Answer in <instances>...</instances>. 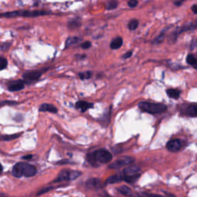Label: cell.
Wrapping results in <instances>:
<instances>
[{
    "label": "cell",
    "instance_id": "obj_1",
    "mask_svg": "<svg viewBox=\"0 0 197 197\" xmlns=\"http://www.w3.org/2000/svg\"><path fill=\"white\" fill-rule=\"evenodd\" d=\"M12 174L15 177L19 178L22 176L31 177L36 174V169L33 166L25 163H19L13 167Z\"/></svg>",
    "mask_w": 197,
    "mask_h": 197
},
{
    "label": "cell",
    "instance_id": "obj_2",
    "mask_svg": "<svg viewBox=\"0 0 197 197\" xmlns=\"http://www.w3.org/2000/svg\"><path fill=\"white\" fill-rule=\"evenodd\" d=\"M49 12L46 11H29V10H19L9 12V13H1L0 17L5 18H15V17H37V16H45L50 14Z\"/></svg>",
    "mask_w": 197,
    "mask_h": 197
},
{
    "label": "cell",
    "instance_id": "obj_3",
    "mask_svg": "<svg viewBox=\"0 0 197 197\" xmlns=\"http://www.w3.org/2000/svg\"><path fill=\"white\" fill-rule=\"evenodd\" d=\"M139 107L142 111L150 114H158L164 113L167 110V106L164 104L152 103L148 102H141L139 103Z\"/></svg>",
    "mask_w": 197,
    "mask_h": 197
},
{
    "label": "cell",
    "instance_id": "obj_4",
    "mask_svg": "<svg viewBox=\"0 0 197 197\" xmlns=\"http://www.w3.org/2000/svg\"><path fill=\"white\" fill-rule=\"evenodd\" d=\"M47 69H48L27 71V72H24V73L22 74V80H23L24 83H26V84H33V83H36V82L40 79L42 75L45 72H46V70Z\"/></svg>",
    "mask_w": 197,
    "mask_h": 197
},
{
    "label": "cell",
    "instance_id": "obj_5",
    "mask_svg": "<svg viewBox=\"0 0 197 197\" xmlns=\"http://www.w3.org/2000/svg\"><path fill=\"white\" fill-rule=\"evenodd\" d=\"M92 159L95 161L99 162L102 163H107L112 160V154L109 152L104 149H99L94 152L91 155Z\"/></svg>",
    "mask_w": 197,
    "mask_h": 197
},
{
    "label": "cell",
    "instance_id": "obj_6",
    "mask_svg": "<svg viewBox=\"0 0 197 197\" xmlns=\"http://www.w3.org/2000/svg\"><path fill=\"white\" fill-rule=\"evenodd\" d=\"M134 161V159L130 156H123L116 160L115 163H112L111 165H109V168L111 169H118L122 166H128Z\"/></svg>",
    "mask_w": 197,
    "mask_h": 197
},
{
    "label": "cell",
    "instance_id": "obj_7",
    "mask_svg": "<svg viewBox=\"0 0 197 197\" xmlns=\"http://www.w3.org/2000/svg\"><path fill=\"white\" fill-rule=\"evenodd\" d=\"M182 113L190 117L197 116V104H185L182 106Z\"/></svg>",
    "mask_w": 197,
    "mask_h": 197
},
{
    "label": "cell",
    "instance_id": "obj_8",
    "mask_svg": "<svg viewBox=\"0 0 197 197\" xmlns=\"http://www.w3.org/2000/svg\"><path fill=\"white\" fill-rule=\"evenodd\" d=\"M25 87V83L22 79L14 80L8 84V90L10 92H18L22 90Z\"/></svg>",
    "mask_w": 197,
    "mask_h": 197
},
{
    "label": "cell",
    "instance_id": "obj_9",
    "mask_svg": "<svg viewBox=\"0 0 197 197\" xmlns=\"http://www.w3.org/2000/svg\"><path fill=\"white\" fill-rule=\"evenodd\" d=\"M166 147L170 152H177L182 148V141L179 139H174L168 142Z\"/></svg>",
    "mask_w": 197,
    "mask_h": 197
},
{
    "label": "cell",
    "instance_id": "obj_10",
    "mask_svg": "<svg viewBox=\"0 0 197 197\" xmlns=\"http://www.w3.org/2000/svg\"><path fill=\"white\" fill-rule=\"evenodd\" d=\"M140 171V168L137 166H131L125 167L123 169V176H134L136 174H139Z\"/></svg>",
    "mask_w": 197,
    "mask_h": 197
},
{
    "label": "cell",
    "instance_id": "obj_11",
    "mask_svg": "<svg viewBox=\"0 0 197 197\" xmlns=\"http://www.w3.org/2000/svg\"><path fill=\"white\" fill-rule=\"evenodd\" d=\"M93 107V103L86 102V101H79L75 103V108L79 109L83 113L86 112L88 109H92Z\"/></svg>",
    "mask_w": 197,
    "mask_h": 197
},
{
    "label": "cell",
    "instance_id": "obj_12",
    "mask_svg": "<svg viewBox=\"0 0 197 197\" xmlns=\"http://www.w3.org/2000/svg\"><path fill=\"white\" fill-rule=\"evenodd\" d=\"M40 112H49L52 113H56L58 112V109L52 104L43 103L39 108Z\"/></svg>",
    "mask_w": 197,
    "mask_h": 197
},
{
    "label": "cell",
    "instance_id": "obj_13",
    "mask_svg": "<svg viewBox=\"0 0 197 197\" xmlns=\"http://www.w3.org/2000/svg\"><path fill=\"white\" fill-rule=\"evenodd\" d=\"M122 39L121 37H117L112 41L111 44H110V48L112 49H118L122 46Z\"/></svg>",
    "mask_w": 197,
    "mask_h": 197
},
{
    "label": "cell",
    "instance_id": "obj_14",
    "mask_svg": "<svg viewBox=\"0 0 197 197\" xmlns=\"http://www.w3.org/2000/svg\"><path fill=\"white\" fill-rule=\"evenodd\" d=\"M64 180H70V171L63 170L59 173L56 182L64 181Z\"/></svg>",
    "mask_w": 197,
    "mask_h": 197
},
{
    "label": "cell",
    "instance_id": "obj_15",
    "mask_svg": "<svg viewBox=\"0 0 197 197\" xmlns=\"http://www.w3.org/2000/svg\"><path fill=\"white\" fill-rule=\"evenodd\" d=\"M122 179V175H114V176H109V177L106 179V184H113V183H116L121 181Z\"/></svg>",
    "mask_w": 197,
    "mask_h": 197
},
{
    "label": "cell",
    "instance_id": "obj_16",
    "mask_svg": "<svg viewBox=\"0 0 197 197\" xmlns=\"http://www.w3.org/2000/svg\"><path fill=\"white\" fill-rule=\"evenodd\" d=\"M166 93L169 98L179 99L180 96V91L175 89H169L166 90Z\"/></svg>",
    "mask_w": 197,
    "mask_h": 197
},
{
    "label": "cell",
    "instance_id": "obj_17",
    "mask_svg": "<svg viewBox=\"0 0 197 197\" xmlns=\"http://www.w3.org/2000/svg\"><path fill=\"white\" fill-rule=\"evenodd\" d=\"M99 183H100L99 179L96 178H92L86 182V186L90 188H98Z\"/></svg>",
    "mask_w": 197,
    "mask_h": 197
},
{
    "label": "cell",
    "instance_id": "obj_18",
    "mask_svg": "<svg viewBox=\"0 0 197 197\" xmlns=\"http://www.w3.org/2000/svg\"><path fill=\"white\" fill-rule=\"evenodd\" d=\"M187 62L190 65H191L193 68L197 69V59L196 57H194V56L190 54L188 55L187 57Z\"/></svg>",
    "mask_w": 197,
    "mask_h": 197
},
{
    "label": "cell",
    "instance_id": "obj_19",
    "mask_svg": "<svg viewBox=\"0 0 197 197\" xmlns=\"http://www.w3.org/2000/svg\"><path fill=\"white\" fill-rule=\"evenodd\" d=\"M117 190H119V192L120 193H122V195L124 196H126L132 195V191H131L130 189L128 187H126V186H122V187H119Z\"/></svg>",
    "mask_w": 197,
    "mask_h": 197
},
{
    "label": "cell",
    "instance_id": "obj_20",
    "mask_svg": "<svg viewBox=\"0 0 197 197\" xmlns=\"http://www.w3.org/2000/svg\"><path fill=\"white\" fill-rule=\"evenodd\" d=\"M196 25H197V22H196V23H189V24H187V25H183V26L182 27V29H180V30H179L178 32H179V34L180 32H186V31L191 30V29H196Z\"/></svg>",
    "mask_w": 197,
    "mask_h": 197
},
{
    "label": "cell",
    "instance_id": "obj_21",
    "mask_svg": "<svg viewBox=\"0 0 197 197\" xmlns=\"http://www.w3.org/2000/svg\"><path fill=\"white\" fill-rule=\"evenodd\" d=\"M79 41V39L78 37H69L68 38L66 41V45H65V46H66V48L69 47L75 44V43H77Z\"/></svg>",
    "mask_w": 197,
    "mask_h": 197
},
{
    "label": "cell",
    "instance_id": "obj_22",
    "mask_svg": "<svg viewBox=\"0 0 197 197\" xmlns=\"http://www.w3.org/2000/svg\"><path fill=\"white\" fill-rule=\"evenodd\" d=\"M81 25V22L77 19H74L70 21L68 24V27L69 29H77Z\"/></svg>",
    "mask_w": 197,
    "mask_h": 197
},
{
    "label": "cell",
    "instance_id": "obj_23",
    "mask_svg": "<svg viewBox=\"0 0 197 197\" xmlns=\"http://www.w3.org/2000/svg\"><path fill=\"white\" fill-rule=\"evenodd\" d=\"M140 175L139 174H136V175H134V176H125L124 177V180L125 182H127L129 183H133L137 180V179L140 178Z\"/></svg>",
    "mask_w": 197,
    "mask_h": 197
},
{
    "label": "cell",
    "instance_id": "obj_24",
    "mask_svg": "<svg viewBox=\"0 0 197 197\" xmlns=\"http://www.w3.org/2000/svg\"><path fill=\"white\" fill-rule=\"evenodd\" d=\"M139 25V21L137 19H132L129 21V24H128V27L130 30H135L137 29V27Z\"/></svg>",
    "mask_w": 197,
    "mask_h": 197
},
{
    "label": "cell",
    "instance_id": "obj_25",
    "mask_svg": "<svg viewBox=\"0 0 197 197\" xmlns=\"http://www.w3.org/2000/svg\"><path fill=\"white\" fill-rule=\"evenodd\" d=\"M117 6H118V2L116 0H112V1H109V2H107L106 9L107 10H113V9H116Z\"/></svg>",
    "mask_w": 197,
    "mask_h": 197
},
{
    "label": "cell",
    "instance_id": "obj_26",
    "mask_svg": "<svg viewBox=\"0 0 197 197\" xmlns=\"http://www.w3.org/2000/svg\"><path fill=\"white\" fill-rule=\"evenodd\" d=\"M20 136V133H17V134L14 135H9V136H4L1 137V140H4V141H11L13 140H16L18 137Z\"/></svg>",
    "mask_w": 197,
    "mask_h": 197
},
{
    "label": "cell",
    "instance_id": "obj_27",
    "mask_svg": "<svg viewBox=\"0 0 197 197\" xmlns=\"http://www.w3.org/2000/svg\"><path fill=\"white\" fill-rule=\"evenodd\" d=\"M93 75V72L90 71H86L84 72H80L79 73V76L81 79H90Z\"/></svg>",
    "mask_w": 197,
    "mask_h": 197
},
{
    "label": "cell",
    "instance_id": "obj_28",
    "mask_svg": "<svg viewBox=\"0 0 197 197\" xmlns=\"http://www.w3.org/2000/svg\"><path fill=\"white\" fill-rule=\"evenodd\" d=\"M8 66V60L5 58L0 56V71L5 69Z\"/></svg>",
    "mask_w": 197,
    "mask_h": 197
},
{
    "label": "cell",
    "instance_id": "obj_29",
    "mask_svg": "<svg viewBox=\"0 0 197 197\" xmlns=\"http://www.w3.org/2000/svg\"><path fill=\"white\" fill-rule=\"evenodd\" d=\"M80 175H81L80 172H78V171H70V180L75 179L76 178L79 177Z\"/></svg>",
    "mask_w": 197,
    "mask_h": 197
},
{
    "label": "cell",
    "instance_id": "obj_30",
    "mask_svg": "<svg viewBox=\"0 0 197 197\" xmlns=\"http://www.w3.org/2000/svg\"><path fill=\"white\" fill-rule=\"evenodd\" d=\"M11 44L9 43H5L0 45V50L1 51H6L7 49H9V48L10 47Z\"/></svg>",
    "mask_w": 197,
    "mask_h": 197
},
{
    "label": "cell",
    "instance_id": "obj_31",
    "mask_svg": "<svg viewBox=\"0 0 197 197\" xmlns=\"http://www.w3.org/2000/svg\"><path fill=\"white\" fill-rule=\"evenodd\" d=\"M18 104L17 102H15V101H3L0 103V106H5V105H16Z\"/></svg>",
    "mask_w": 197,
    "mask_h": 197
},
{
    "label": "cell",
    "instance_id": "obj_32",
    "mask_svg": "<svg viewBox=\"0 0 197 197\" xmlns=\"http://www.w3.org/2000/svg\"><path fill=\"white\" fill-rule=\"evenodd\" d=\"M163 40H164V34H161L157 39L155 40V41L153 42V43H156V44H160V43H163Z\"/></svg>",
    "mask_w": 197,
    "mask_h": 197
},
{
    "label": "cell",
    "instance_id": "obj_33",
    "mask_svg": "<svg viewBox=\"0 0 197 197\" xmlns=\"http://www.w3.org/2000/svg\"><path fill=\"white\" fill-rule=\"evenodd\" d=\"M128 5H129V7L134 8L138 5V2H137V0H130V1L128 2Z\"/></svg>",
    "mask_w": 197,
    "mask_h": 197
},
{
    "label": "cell",
    "instance_id": "obj_34",
    "mask_svg": "<svg viewBox=\"0 0 197 197\" xmlns=\"http://www.w3.org/2000/svg\"><path fill=\"white\" fill-rule=\"evenodd\" d=\"M92 43H90V42H85V43H83L82 45H81V47L83 49H87L90 48V46H91Z\"/></svg>",
    "mask_w": 197,
    "mask_h": 197
},
{
    "label": "cell",
    "instance_id": "obj_35",
    "mask_svg": "<svg viewBox=\"0 0 197 197\" xmlns=\"http://www.w3.org/2000/svg\"><path fill=\"white\" fill-rule=\"evenodd\" d=\"M132 55H133V52H132V51H129V52H126L125 54H124L123 56H122V58H123V59H128V58L131 57Z\"/></svg>",
    "mask_w": 197,
    "mask_h": 197
},
{
    "label": "cell",
    "instance_id": "obj_36",
    "mask_svg": "<svg viewBox=\"0 0 197 197\" xmlns=\"http://www.w3.org/2000/svg\"><path fill=\"white\" fill-rule=\"evenodd\" d=\"M52 187H48V188H46V189H44V190H41V191L38 193V195H41V194H43V193H45L48 192L49 190H52Z\"/></svg>",
    "mask_w": 197,
    "mask_h": 197
},
{
    "label": "cell",
    "instance_id": "obj_37",
    "mask_svg": "<svg viewBox=\"0 0 197 197\" xmlns=\"http://www.w3.org/2000/svg\"><path fill=\"white\" fill-rule=\"evenodd\" d=\"M144 196L145 197H162L161 196H159V195H155V194H147V193L144 194Z\"/></svg>",
    "mask_w": 197,
    "mask_h": 197
},
{
    "label": "cell",
    "instance_id": "obj_38",
    "mask_svg": "<svg viewBox=\"0 0 197 197\" xmlns=\"http://www.w3.org/2000/svg\"><path fill=\"white\" fill-rule=\"evenodd\" d=\"M192 10L195 14H197V5H194L192 6Z\"/></svg>",
    "mask_w": 197,
    "mask_h": 197
},
{
    "label": "cell",
    "instance_id": "obj_39",
    "mask_svg": "<svg viewBox=\"0 0 197 197\" xmlns=\"http://www.w3.org/2000/svg\"><path fill=\"white\" fill-rule=\"evenodd\" d=\"M184 1H186V0H180V1H179V2H175V5H180L182 4V2H184Z\"/></svg>",
    "mask_w": 197,
    "mask_h": 197
},
{
    "label": "cell",
    "instance_id": "obj_40",
    "mask_svg": "<svg viewBox=\"0 0 197 197\" xmlns=\"http://www.w3.org/2000/svg\"><path fill=\"white\" fill-rule=\"evenodd\" d=\"M31 158H32V156L29 155V156H25V157H23V159H25V160H26V159H31Z\"/></svg>",
    "mask_w": 197,
    "mask_h": 197
},
{
    "label": "cell",
    "instance_id": "obj_41",
    "mask_svg": "<svg viewBox=\"0 0 197 197\" xmlns=\"http://www.w3.org/2000/svg\"><path fill=\"white\" fill-rule=\"evenodd\" d=\"M2 172V166L0 164V174Z\"/></svg>",
    "mask_w": 197,
    "mask_h": 197
},
{
    "label": "cell",
    "instance_id": "obj_42",
    "mask_svg": "<svg viewBox=\"0 0 197 197\" xmlns=\"http://www.w3.org/2000/svg\"><path fill=\"white\" fill-rule=\"evenodd\" d=\"M0 197H3V196H0Z\"/></svg>",
    "mask_w": 197,
    "mask_h": 197
}]
</instances>
